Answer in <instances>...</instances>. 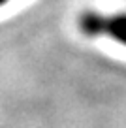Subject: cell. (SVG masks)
<instances>
[{"instance_id": "6da1fadb", "label": "cell", "mask_w": 126, "mask_h": 128, "mask_svg": "<svg viewBox=\"0 0 126 128\" xmlns=\"http://www.w3.org/2000/svg\"><path fill=\"white\" fill-rule=\"evenodd\" d=\"M79 28L88 38H107L126 47V13H83L79 19Z\"/></svg>"}]
</instances>
